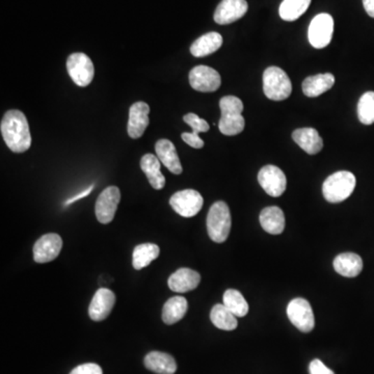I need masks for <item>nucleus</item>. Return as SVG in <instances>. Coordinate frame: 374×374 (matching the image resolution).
<instances>
[{"label": "nucleus", "mask_w": 374, "mask_h": 374, "mask_svg": "<svg viewBox=\"0 0 374 374\" xmlns=\"http://www.w3.org/2000/svg\"><path fill=\"white\" fill-rule=\"evenodd\" d=\"M224 305L236 317H245L249 313V303L243 294L235 289H228L224 294Z\"/></svg>", "instance_id": "nucleus-30"}, {"label": "nucleus", "mask_w": 374, "mask_h": 374, "mask_svg": "<svg viewBox=\"0 0 374 374\" xmlns=\"http://www.w3.org/2000/svg\"><path fill=\"white\" fill-rule=\"evenodd\" d=\"M210 319L220 330L233 331L238 326L236 316L224 303H217L211 309Z\"/></svg>", "instance_id": "nucleus-29"}, {"label": "nucleus", "mask_w": 374, "mask_h": 374, "mask_svg": "<svg viewBox=\"0 0 374 374\" xmlns=\"http://www.w3.org/2000/svg\"><path fill=\"white\" fill-rule=\"evenodd\" d=\"M222 117L219 122L220 131L224 136H233L245 129V121L243 117V103L235 96H224L220 100Z\"/></svg>", "instance_id": "nucleus-2"}, {"label": "nucleus", "mask_w": 374, "mask_h": 374, "mask_svg": "<svg viewBox=\"0 0 374 374\" xmlns=\"http://www.w3.org/2000/svg\"><path fill=\"white\" fill-rule=\"evenodd\" d=\"M287 315L292 324L301 332L310 333L315 326L313 310L307 299H292L287 305Z\"/></svg>", "instance_id": "nucleus-9"}, {"label": "nucleus", "mask_w": 374, "mask_h": 374, "mask_svg": "<svg viewBox=\"0 0 374 374\" xmlns=\"http://www.w3.org/2000/svg\"><path fill=\"white\" fill-rule=\"evenodd\" d=\"M160 249L154 243H142L136 247L132 255V265L136 271L145 268L150 263L157 259L159 256Z\"/></svg>", "instance_id": "nucleus-28"}, {"label": "nucleus", "mask_w": 374, "mask_h": 374, "mask_svg": "<svg viewBox=\"0 0 374 374\" xmlns=\"http://www.w3.org/2000/svg\"><path fill=\"white\" fill-rule=\"evenodd\" d=\"M231 213L228 205L217 201L209 209L207 215V231L211 240L223 243L228 239L231 231Z\"/></svg>", "instance_id": "nucleus-4"}, {"label": "nucleus", "mask_w": 374, "mask_h": 374, "mask_svg": "<svg viewBox=\"0 0 374 374\" xmlns=\"http://www.w3.org/2000/svg\"><path fill=\"white\" fill-rule=\"evenodd\" d=\"M70 374H103L101 367L94 363H87V364L79 365L75 367Z\"/></svg>", "instance_id": "nucleus-33"}, {"label": "nucleus", "mask_w": 374, "mask_h": 374, "mask_svg": "<svg viewBox=\"0 0 374 374\" xmlns=\"http://www.w3.org/2000/svg\"><path fill=\"white\" fill-rule=\"evenodd\" d=\"M356 185L357 179L352 173L340 171L326 179L322 185V194L328 202L336 204L350 198Z\"/></svg>", "instance_id": "nucleus-3"}, {"label": "nucleus", "mask_w": 374, "mask_h": 374, "mask_svg": "<svg viewBox=\"0 0 374 374\" xmlns=\"http://www.w3.org/2000/svg\"><path fill=\"white\" fill-rule=\"evenodd\" d=\"M150 106L146 102L138 101L132 104L129 110L127 132L130 138L136 140L143 136L149 126Z\"/></svg>", "instance_id": "nucleus-14"}, {"label": "nucleus", "mask_w": 374, "mask_h": 374, "mask_svg": "<svg viewBox=\"0 0 374 374\" xmlns=\"http://www.w3.org/2000/svg\"><path fill=\"white\" fill-rule=\"evenodd\" d=\"M334 268L342 277H358L363 271V260L354 253L340 254L335 258Z\"/></svg>", "instance_id": "nucleus-24"}, {"label": "nucleus", "mask_w": 374, "mask_h": 374, "mask_svg": "<svg viewBox=\"0 0 374 374\" xmlns=\"http://www.w3.org/2000/svg\"><path fill=\"white\" fill-rule=\"evenodd\" d=\"M115 303V296L108 288H100L96 292L89 307V317L94 322H102L110 316Z\"/></svg>", "instance_id": "nucleus-15"}, {"label": "nucleus", "mask_w": 374, "mask_h": 374, "mask_svg": "<svg viewBox=\"0 0 374 374\" xmlns=\"http://www.w3.org/2000/svg\"><path fill=\"white\" fill-rule=\"evenodd\" d=\"M201 282L200 273L196 271L182 267L175 271L168 278V287L172 292L178 294H185V292H192L198 287Z\"/></svg>", "instance_id": "nucleus-17"}, {"label": "nucleus", "mask_w": 374, "mask_h": 374, "mask_svg": "<svg viewBox=\"0 0 374 374\" xmlns=\"http://www.w3.org/2000/svg\"><path fill=\"white\" fill-rule=\"evenodd\" d=\"M222 45H223V37L219 33L213 31L196 38L190 46V53L194 57H207L219 50Z\"/></svg>", "instance_id": "nucleus-26"}, {"label": "nucleus", "mask_w": 374, "mask_h": 374, "mask_svg": "<svg viewBox=\"0 0 374 374\" xmlns=\"http://www.w3.org/2000/svg\"><path fill=\"white\" fill-rule=\"evenodd\" d=\"M334 33V19L330 14H319L311 21L308 31L309 42L314 48L322 49L332 41Z\"/></svg>", "instance_id": "nucleus-6"}, {"label": "nucleus", "mask_w": 374, "mask_h": 374, "mask_svg": "<svg viewBox=\"0 0 374 374\" xmlns=\"http://www.w3.org/2000/svg\"><path fill=\"white\" fill-rule=\"evenodd\" d=\"M141 168L148 178L150 185L156 190L162 189L166 185V178L160 171V160L153 154H146L141 159Z\"/></svg>", "instance_id": "nucleus-25"}, {"label": "nucleus", "mask_w": 374, "mask_h": 374, "mask_svg": "<svg viewBox=\"0 0 374 374\" xmlns=\"http://www.w3.org/2000/svg\"><path fill=\"white\" fill-rule=\"evenodd\" d=\"M363 4H364L367 14L374 18V0H363Z\"/></svg>", "instance_id": "nucleus-36"}, {"label": "nucleus", "mask_w": 374, "mask_h": 374, "mask_svg": "<svg viewBox=\"0 0 374 374\" xmlns=\"http://www.w3.org/2000/svg\"><path fill=\"white\" fill-rule=\"evenodd\" d=\"M204 204V199L200 192L194 189L177 192L170 199L172 208L183 217H192L198 215Z\"/></svg>", "instance_id": "nucleus-7"}, {"label": "nucleus", "mask_w": 374, "mask_h": 374, "mask_svg": "<svg viewBox=\"0 0 374 374\" xmlns=\"http://www.w3.org/2000/svg\"><path fill=\"white\" fill-rule=\"evenodd\" d=\"M311 0H283L280 6V16L285 21H294L305 14Z\"/></svg>", "instance_id": "nucleus-31"}, {"label": "nucleus", "mask_w": 374, "mask_h": 374, "mask_svg": "<svg viewBox=\"0 0 374 374\" xmlns=\"http://www.w3.org/2000/svg\"><path fill=\"white\" fill-rule=\"evenodd\" d=\"M144 363L147 369L157 374H174L177 371L176 361L166 352H149Z\"/></svg>", "instance_id": "nucleus-21"}, {"label": "nucleus", "mask_w": 374, "mask_h": 374, "mask_svg": "<svg viewBox=\"0 0 374 374\" xmlns=\"http://www.w3.org/2000/svg\"><path fill=\"white\" fill-rule=\"evenodd\" d=\"M155 151L160 162L175 175H180L183 172L180 159L174 144L171 141L162 138L157 141L155 145Z\"/></svg>", "instance_id": "nucleus-18"}, {"label": "nucleus", "mask_w": 374, "mask_h": 374, "mask_svg": "<svg viewBox=\"0 0 374 374\" xmlns=\"http://www.w3.org/2000/svg\"><path fill=\"white\" fill-rule=\"evenodd\" d=\"M263 91L268 99L283 101L292 95V81L281 68H267L263 73Z\"/></svg>", "instance_id": "nucleus-5"}, {"label": "nucleus", "mask_w": 374, "mask_h": 374, "mask_svg": "<svg viewBox=\"0 0 374 374\" xmlns=\"http://www.w3.org/2000/svg\"><path fill=\"white\" fill-rule=\"evenodd\" d=\"M121 201V192L117 187H106L98 196L95 205L96 217L103 224L112 223Z\"/></svg>", "instance_id": "nucleus-10"}, {"label": "nucleus", "mask_w": 374, "mask_h": 374, "mask_svg": "<svg viewBox=\"0 0 374 374\" xmlns=\"http://www.w3.org/2000/svg\"><path fill=\"white\" fill-rule=\"evenodd\" d=\"M188 303L183 296L168 299L162 309V320L164 324L172 326L180 322L187 313Z\"/></svg>", "instance_id": "nucleus-27"}, {"label": "nucleus", "mask_w": 374, "mask_h": 374, "mask_svg": "<svg viewBox=\"0 0 374 374\" xmlns=\"http://www.w3.org/2000/svg\"><path fill=\"white\" fill-rule=\"evenodd\" d=\"M63 249V239L59 234L43 235L34 245V259L37 263H47L57 259Z\"/></svg>", "instance_id": "nucleus-13"}, {"label": "nucleus", "mask_w": 374, "mask_h": 374, "mask_svg": "<svg viewBox=\"0 0 374 374\" xmlns=\"http://www.w3.org/2000/svg\"><path fill=\"white\" fill-rule=\"evenodd\" d=\"M294 142L310 155L319 153L324 148V142L317 130L314 128H299L292 134Z\"/></svg>", "instance_id": "nucleus-19"}, {"label": "nucleus", "mask_w": 374, "mask_h": 374, "mask_svg": "<svg viewBox=\"0 0 374 374\" xmlns=\"http://www.w3.org/2000/svg\"><path fill=\"white\" fill-rule=\"evenodd\" d=\"M258 181L265 192L273 198L282 196L287 187L285 174L275 166H263L258 174Z\"/></svg>", "instance_id": "nucleus-12"}, {"label": "nucleus", "mask_w": 374, "mask_h": 374, "mask_svg": "<svg viewBox=\"0 0 374 374\" xmlns=\"http://www.w3.org/2000/svg\"><path fill=\"white\" fill-rule=\"evenodd\" d=\"M189 83L196 91L213 93L221 87V75L208 66H196L189 72Z\"/></svg>", "instance_id": "nucleus-11"}, {"label": "nucleus", "mask_w": 374, "mask_h": 374, "mask_svg": "<svg viewBox=\"0 0 374 374\" xmlns=\"http://www.w3.org/2000/svg\"><path fill=\"white\" fill-rule=\"evenodd\" d=\"M335 85V76L331 73L309 76L303 80V92L307 97L315 98L330 91Z\"/></svg>", "instance_id": "nucleus-22"}, {"label": "nucleus", "mask_w": 374, "mask_h": 374, "mask_svg": "<svg viewBox=\"0 0 374 374\" xmlns=\"http://www.w3.org/2000/svg\"><path fill=\"white\" fill-rule=\"evenodd\" d=\"M0 130L6 146L14 153H23L31 148L29 121L21 110H10L4 113Z\"/></svg>", "instance_id": "nucleus-1"}, {"label": "nucleus", "mask_w": 374, "mask_h": 374, "mask_svg": "<svg viewBox=\"0 0 374 374\" xmlns=\"http://www.w3.org/2000/svg\"><path fill=\"white\" fill-rule=\"evenodd\" d=\"M249 4L245 0H223L215 13L217 24L226 25L235 22L247 14Z\"/></svg>", "instance_id": "nucleus-16"}, {"label": "nucleus", "mask_w": 374, "mask_h": 374, "mask_svg": "<svg viewBox=\"0 0 374 374\" xmlns=\"http://www.w3.org/2000/svg\"><path fill=\"white\" fill-rule=\"evenodd\" d=\"M67 70L72 80L78 87H87L93 81L95 68L93 62L85 53L76 52L67 59Z\"/></svg>", "instance_id": "nucleus-8"}, {"label": "nucleus", "mask_w": 374, "mask_h": 374, "mask_svg": "<svg viewBox=\"0 0 374 374\" xmlns=\"http://www.w3.org/2000/svg\"><path fill=\"white\" fill-rule=\"evenodd\" d=\"M94 185H91L89 188H87V189L83 190V192H81L80 194H77L76 196H74L73 198L69 199V200L66 201L65 202V206H68V205L73 204V203L76 202V201L81 200V199L85 198V196H89V194H91L92 190H93Z\"/></svg>", "instance_id": "nucleus-35"}, {"label": "nucleus", "mask_w": 374, "mask_h": 374, "mask_svg": "<svg viewBox=\"0 0 374 374\" xmlns=\"http://www.w3.org/2000/svg\"><path fill=\"white\" fill-rule=\"evenodd\" d=\"M310 374H335L334 371L326 366L322 361L315 359L310 363Z\"/></svg>", "instance_id": "nucleus-34"}, {"label": "nucleus", "mask_w": 374, "mask_h": 374, "mask_svg": "<svg viewBox=\"0 0 374 374\" xmlns=\"http://www.w3.org/2000/svg\"><path fill=\"white\" fill-rule=\"evenodd\" d=\"M260 224L263 230L269 234H281L285 229V215L283 210L277 206L266 207L260 213Z\"/></svg>", "instance_id": "nucleus-23"}, {"label": "nucleus", "mask_w": 374, "mask_h": 374, "mask_svg": "<svg viewBox=\"0 0 374 374\" xmlns=\"http://www.w3.org/2000/svg\"><path fill=\"white\" fill-rule=\"evenodd\" d=\"M185 123L192 127V132L188 134L185 132L181 136L182 140L188 145V146L192 147L194 149H201L204 147V142L202 138L199 136V134L202 132H207L209 130V124L204 119H201L196 113H187L183 117Z\"/></svg>", "instance_id": "nucleus-20"}, {"label": "nucleus", "mask_w": 374, "mask_h": 374, "mask_svg": "<svg viewBox=\"0 0 374 374\" xmlns=\"http://www.w3.org/2000/svg\"><path fill=\"white\" fill-rule=\"evenodd\" d=\"M358 117L365 125L374 123V92H366L359 100Z\"/></svg>", "instance_id": "nucleus-32"}]
</instances>
